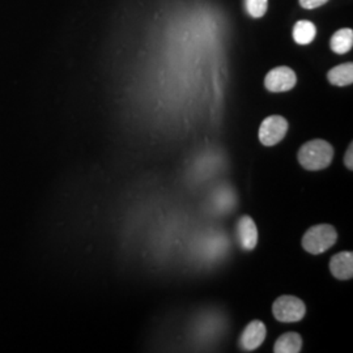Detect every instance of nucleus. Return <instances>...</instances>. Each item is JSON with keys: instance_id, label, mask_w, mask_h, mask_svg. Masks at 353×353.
I'll return each mask as SVG.
<instances>
[{"instance_id": "obj_5", "label": "nucleus", "mask_w": 353, "mask_h": 353, "mask_svg": "<svg viewBox=\"0 0 353 353\" xmlns=\"http://www.w3.org/2000/svg\"><path fill=\"white\" fill-rule=\"evenodd\" d=\"M296 83H297V76L294 74V71L287 65H280L271 70L265 79V88L272 93L288 92L296 87Z\"/></svg>"}, {"instance_id": "obj_4", "label": "nucleus", "mask_w": 353, "mask_h": 353, "mask_svg": "<svg viewBox=\"0 0 353 353\" xmlns=\"http://www.w3.org/2000/svg\"><path fill=\"white\" fill-rule=\"evenodd\" d=\"M287 132V119L281 115H270L259 127V140L265 147H274L285 138Z\"/></svg>"}, {"instance_id": "obj_9", "label": "nucleus", "mask_w": 353, "mask_h": 353, "mask_svg": "<svg viewBox=\"0 0 353 353\" xmlns=\"http://www.w3.org/2000/svg\"><path fill=\"white\" fill-rule=\"evenodd\" d=\"M327 79L332 85L336 87L351 85L353 83V64L348 62L334 67L328 71Z\"/></svg>"}, {"instance_id": "obj_7", "label": "nucleus", "mask_w": 353, "mask_h": 353, "mask_svg": "<svg viewBox=\"0 0 353 353\" xmlns=\"http://www.w3.org/2000/svg\"><path fill=\"white\" fill-rule=\"evenodd\" d=\"M237 236L241 248L246 252H252L258 243V229L250 216H242L237 224Z\"/></svg>"}, {"instance_id": "obj_14", "label": "nucleus", "mask_w": 353, "mask_h": 353, "mask_svg": "<svg viewBox=\"0 0 353 353\" xmlns=\"http://www.w3.org/2000/svg\"><path fill=\"white\" fill-rule=\"evenodd\" d=\"M328 0H300L301 7L305 10H316L318 7L326 4Z\"/></svg>"}, {"instance_id": "obj_15", "label": "nucleus", "mask_w": 353, "mask_h": 353, "mask_svg": "<svg viewBox=\"0 0 353 353\" xmlns=\"http://www.w3.org/2000/svg\"><path fill=\"white\" fill-rule=\"evenodd\" d=\"M353 145L352 143L350 144V148H348V151L345 153V156H344V164L345 166L350 169V170H352L353 169Z\"/></svg>"}, {"instance_id": "obj_8", "label": "nucleus", "mask_w": 353, "mask_h": 353, "mask_svg": "<svg viewBox=\"0 0 353 353\" xmlns=\"http://www.w3.org/2000/svg\"><path fill=\"white\" fill-rule=\"evenodd\" d=\"M331 274L339 280H348L353 276V254L351 252H341L334 255L330 261Z\"/></svg>"}, {"instance_id": "obj_11", "label": "nucleus", "mask_w": 353, "mask_h": 353, "mask_svg": "<svg viewBox=\"0 0 353 353\" xmlns=\"http://www.w3.org/2000/svg\"><path fill=\"white\" fill-rule=\"evenodd\" d=\"M331 50L336 54H345L352 49L353 46V30L350 28H344L338 30L330 41Z\"/></svg>"}, {"instance_id": "obj_13", "label": "nucleus", "mask_w": 353, "mask_h": 353, "mask_svg": "<svg viewBox=\"0 0 353 353\" xmlns=\"http://www.w3.org/2000/svg\"><path fill=\"white\" fill-rule=\"evenodd\" d=\"M268 7V0H245V8L254 19L265 16Z\"/></svg>"}, {"instance_id": "obj_1", "label": "nucleus", "mask_w": 353, "mask_h": 353, "mask_svg": "<svg viewBox=\"0 0 353 353\" xmlns=\"http://www.w3.org/2000/svg\"><path fill=\"white\" fill-rule=\"evenodd\" d=\"M334 148L326 140L314 139L305 143L299 151V161L306 170H322L332 163Z\"/></svg>"}, {"instance_id": "obj_3", "label": "nucleus", "mask_w": 353, "mask_h": 353, "mask_svg": "<svg viewBox=\"0 0 353 353\" xmlns=\"http://www.w3.org/2000/svg\"><path fill=\"white\" fill-rule=\"evenodd\" d=\"M272 313L280 322L293 323L303 319L306 314V306L296 296H280L272 305Z\"/></svg>"}, {"instance_id": "obj_10", "label": "nucleus", "mask_w": 353, "mask_h": 353, "mask_svg": "<svg viewBox=\"0 0 353 353\" xmlns=\"http://www.w3.org/2000/svg\"><path fill=\"white\" fill-rule=\"evenodd\" d=\"M303 348V338L300 334L287 332L279 338L274 351L276 353H299Z\"/></svg>"}, {"instance_id": "obj_12", "label": "nucleus", "mask_w": 353, "mask_h": 353, "mask_svg": "<svg viewBox=\"0 0 353 353\" xmlns=\"http://www.w3.org/2000/svg\"><path fill=\"white\" fill-rule=\"evenodd\" d=\"M316 36V28L312 21L300 20L293 28V38L299 45H309L314 41Z\"/></svg>"}, {"instance_id": "obj_6", "label": "nucleus", "mask_w": 353, "mask_h": 353, "mask_svg": "<svg viewBox=\"0 0 353 353\" xmlns=\"http://www.w3.org/2000/svg\"><path fill=\"white\" fill-rule=\"evenodd\" d=\"M265 335H267V328L265 323L261 321H252L246 326L241 335V348L248 352L259 348L265 341Z\"/></svg>"}, {"instance_id": "obj_2", "label": "nucleus", "mask_w": 353, "mask_h": 353, "mask_svg": "<svg viewBox=\"0 0 353 353\" xmlns=\"http://www.w3.org/2000/svg\"><path fill=\"white\" fill-rule=\"evenodd\" d=\"M338 241L336 229L330 224H319L310 228L303 237V248L309 254H323Z\"/></svg>"}]
</instances>
